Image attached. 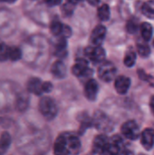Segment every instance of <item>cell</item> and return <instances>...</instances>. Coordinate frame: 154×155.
Segmentation results:
<instances>
[{
    "mask_svg": "<svg viewBox=\"0 0 154 155\" xmlns=\"http://www.w3.org/2000/svg\"><path fill=\"white\" fill-rule=\"evenodd\" d=\"M142 155H143V154H142Z\"/></svg>",
    "mask_w": 154,
    "mask_h": 155,
    "instance_id": "d590c367",
    "label": "cell"
},
{
    "mask_svg": "<svg viewBox=\"0 0 154 155\" xmlns=\"http://www.w3.org/2000/svg\"><path fill=\"white\" fill-rule=\"evenodd\" d=\"M22 56V52L21 49L17 46H10L9 48V59L11 61H17L21 58Z\"/></svg>",
    "mask_w": 154,
    "mask_h": 155,
    "instance_id": "d4e9b609",
    "label": "cell"
},
{
    "mask_svg": "<svg viewBox=\"0 0 154 155\" xmlns=\"http://www.w3.org/2000/svg\"><path fill=\"white\" fill-rule=\"evenodd\" d=\"M98 84L95 80L93 79H90L84 86V94L85 97L90 100V101H93L96 99L97 96V93H98Z\"/></svg>",
    "mask_w": 154,
    "mask_h": 155,
    "instance_id": "7c38bea8",
    "label": "cell"
},
{
    "mask_svg": "<svg viewBox=\"0 0 154 155\" xmlns=\"http://www.w3.org/2000/svg\"><path fill=\"white\" fill-rule=\"evenodd\" d=\"M63 134L65 139L67 147L70 151V153L77 154L81 151V142H80L79 138L73 134L66 133V134Z\"/></svg>",
    "mask_w": 154,
    "mask_h": 155,
    "instance_id": "8992f818",
    "label": "cell"
},
{
    "mask_svg": "<svg viewBox=\"0 0 154 155\" xmlns=\"http://www.w3.org/2000/svg\"><path fill=\"white\" fill-rule=\"evenodd\" d=\"M86 56L94 63H101L103 62L105 57V51L101 46H93L88 47L85 50Z\"/></svg>",
    "mask_w": 154,
    "mask_h": 155,
    "instance_id": "277c9868",
    "label": "cell"
},
{
    "mask_svg": "<svg viewBox=\"0 0 154 155\" xmlns=\"http://www.w3.org/2000/svg\"><path fill=\"white\" fill-rule=\"evenodd\" d=\"M54 155H69L70 151L67 147L65 139L64 137V134H60L54 145Z\"/></svg>",
    "mask_w": 154,
    "mask_h": 155,
    "instance_id": "8fae6325",
    "label": "cell"
},
{
    "mask_svg": "<svg viewBox=\"0 0 154 155\" xmlns=\"http://www.w3.org/2000/svg\"><path fill=\"white\" fill-rule=\"evenodd\" d=\"M43 93H50L53 89V84L50 82L43 83Z\"/></svg>",
    "mask_w": 154,
    "mask_h": 155,
    "instance_id": "f1b7e54d",
    "label": "cell"
},
{
    "mask_svg": "<svg viewBox=\"0 0 154 155\" xmlns=\"http://www.w3.org/2000/svg\"><path fill=\"white\" fill-rule=\"evenodd\" d=\"M11 143L12 139L10 134L7 132L2 133L0 136V155H3L7 151V149L11 145Z\"/></svg>",
    "mask_w": 154,
    "mask_h": 155,
    "instance_id": "e0dca14e",
    "label": "cell"
},
{
    "mask_svg": "<svg viewBox=\"0 0 154 155\" xmlns=\"http://www.w3.org/2000/svg\"><path fill=\"white\" fill-rule=\"evenodd\" d=\"M141 35L145 42H148L152 35V26L149 23H143L140 26Z\"/></svg>",
    "mask_w": 154,
    "mask_h": 155,
    "instance_id": "d6986e66",
    "label": "cell"
},
{
    "mask_svg": "<svg viewBox=\"0 0 154 155\" xmlns=\"http://www.w3.org/2000/svg\"><path fill=\"white\" fill-rule=\"evenodd\" d=\"M141 142L143 146L146 150H151L154 145V130L153 129H146L143 132L141 135Z\"/></svg>",
    "mask_w": 154,
    "mask_h": 155,
    "instance_id": "4fadbf2b",
    "label": "cell"
},
{
    "mask_svg": "<svg viewBox=\"0 0 154 155\" xmlns=\"http://www.w3.org/2000/svg\"><path fill=\"white\" fill-rule=\"evenodd\" d=\"M9 48L10 46L0 40V62H5L9 59Z\"/></svg>",
    "mask_w": 154,
    "mask_h": 155,
    "instance_id": "cb8c5ba5",
    "label": "cell"
},
{
    "mask_svg": "<svg viewBox=\"0 0 154 155\" xmlns=\"http://www.w3.org/2000/svg\"><path fill=\"white\" fill-rule=\"evenodd\" d=\"M136 61V54L133 49H130L126 52L124 59H123V63L127 67H132L134 65Z\"/></svg>",
    "mask_w": 154,
    "mask_h": 155,
    "instance_id": "603a6c76",
    "label": "cell"
},
{
    "mask_svg": "<svg viewBox=\"0 0 154 155\" xmlns=\"http://www.w3.org/2000/svg\"><path fill=\"white\" fill-rule=\"evenodd\" d=\"M121 131L123 135L129 140H136L140 135V128L134 121H127L124 123Z\"/></svg>",
    "mask_w": 154,
    "mask_h": 155,
    "instance_id": "3957f363",
    "label": "cell"
},
{
    "mask_svg": "<svg viewBox=\"0 0 154 155\" xmlns=\"http://www.w3.org/2000/svg\"><path fill=\"white\" fill-rule=\"evenodd\" d=\"M39 111L46 120H53L57 115L58 108L54 99L44 96L39 101Z\"/></svg>",
    "mask_w": 154,
    "mask_h": 155,
    "instance_id": "6da1fadb",
    "label": "cell"
},
{
    "mask_svg": "<svg viewBox=\"0 0 154 155\" xmlns=\"http://www.w3.org/2000/svg\"><path fill=\"white\" fill-rule=\"evenodd\" d=\"M74 5H72L70 3L65 4L63 6V12H64V15H71V13L73 12V9H74Z\"/></svg>",
    "mask_w": 154,
    "mask_h": 155,
    "instance_id": "83f0119b",
    "label": "cell"
},
{
    "mask_svg": "<svg viewBox=\"0 0 154 155\" xmlns=\"http://www.w3.org/2000/svg\"><path fill=\"white\" fill-rule=\"evenodd\" d=\"M119 155H133V153L132 152L128 151V150H124V151H122Z\"/></svg>",
    "mask_w": 154,
    "mask_h": 155,
    "instance_id": "1f68e13d",
    "label": "cell"
},
{
    "mask_svg": "<svg viewBox=\"0 0 154 155\" xmlns=\"http://www.w3.org/2000/svg\"><path fill=\"white\" fill-rule=\"evenodd\" d=\"M0 1L5 2V3H14V2H15L16 0H0Z\"/></svg>",
    "mask_w": 154,
    "mask_h": 155,
    "instance_id": "836d02e7",
    "label": "cell"
},
{
    "mask_svg": "<svg viewBox=\"0 0 154 155\" xmlns=\"http://www.w3.org/2000/svg\"><path fill=\"white\" fill-rule=\"evenodd\" d=\"M44 1L49 6H54V5H57L61 3V0H44Z\"/></svg>",
    "mask_w": 154,
    "mask_h": 155,
    "instance_id": "f546056e",
    "label": "cell"
},
{
    "mask_svg": "<svg viewBox=\"0 0 154 155\" xmlns=\"http://www.w3.org/2000/svg\"><path fill=\"white\" fill-rule=\"evenodd\" d=\"M121 145H122V139L119 136H113L106 148L104 149L103 155H119L121 151Z\"/></svg>",
    "mask_w": 154,
    "mask_h": 155,
    "instance_id": "52a82bcc",
    "label": "cell"
},
{
    "mask_svg": "<svg viewBox=\"0 0 154 155\" xmlns=\"http://www.w3.org/2000/svg\"><path fill=\"white\" fill-rule=\"evenodd\" d=\"M87 2L89 4H91L92 5H97L100 2V0H87Z\"/></svg>",
    "mask_w": 154,
    "mask_h": 155,
    "instance_id": "4dcf8cb0",
    "label": "cell"
},
{
    "mask_svg": "<svg viewBox=\"0 0 154 155\" xmlns=\"http://www.w3.org/2000/svg\"><path fill=\"white\" fill-rule=\"evenodd\" d=\"M93 124L100 131H108L111 129V120L103 113H96L93 118Z\"/></svg>",
    "mask_w": 154,
    "mask_h": 155,
    "instance_id": "9c48e42d",
    "label": "cell"
},
{
    "mask_svg": "<svg viewBox=\"0 0 154 155\" xmlns=\"http://www.w3.org/2000/svg\"><path fill=\"white\" fill-rule=\"evenodd\" d=\"M64 30V25L59 21H53L50 25V31L54 35H62Z\"/></svg>",
    "mask_w": 154,
    "mask_h": 155,
    "instance_id": "7402d4cb",
    "label": "cell"
},
{
    "mask_svg": "<svg viewBox=\"0 0 154 155\" xmlns=\"http://www.w3.org/2000/svg\"><path fill=\"white\" fill-rule=\"evenodd\" d=\"M28 107V96L25 94H20L16 97L15 101V109L18 112L23 113Z\"/></svg>",
    "mask_w": 154,
    "mask_h": 155,
    "instance_id": "ac0fdd59",
    "label": "cell"
},
{
    "mask_svg": "<svg viewBox=\"0 0 154 155\" xmlns=\"http://www.w3.org/2000/svg\"><path fill=\"white\" fill-rule=\"evenodd\" d=\"M143 14L150 19H154V0L146 2L142 7Z\"/></svg>",
    "mask_w": 154,
    "mask_h": 155,
    "instance_id": "ffe728a7",
    "label": "cell"
},
{
    "mask_svg": "<svg viewBox=\"0 0 154 155\" xmlns=\"http://www.w3.org/2000/svg\"><path fill=\"white\" fill-rule=\"evenodd\" d=\"M51 73L56 78L62 79L66 75V66L62 61H56L54 63L51 68Z\"/></svg>",
    "mask_w": 154,
    "mask_h": 155,
    "instance_id": "2e32d148",
    "label": "cell"
},
{
    "mask_svg": "<svg viewBox=\"0 0 154 155\" xmlns=\"http://www.w3.org/2000/svg\"><path fill=\"white\" fill-rule=\"evenodd\" d=\"M97 16L101 21H107L110 18V8L106 4L102 5L98 8Z\"/></svg>",
    "mask_w": 154,
    "mask_h": 155,
    "instance_id": "44dd1931",
    "label": "cell"
},
{
    "mask_svg": "<svg viewBox=\"0 0 154 155\" xmlns=\"http://www.w3.org/2000/svg\"><path fill=\"white\" fill-rule=\"evenodd\" d=\"M137 51L139 54L143 57H147L151 54V49L146 43H138L137 44Z\"/></svg>",
    "mask_w": 154,
    "mask_h": 155,
    "instance_id": "484cf974",
    "label": "cell"
},
{
    "mask_svg": "<svg viewBox=\"0 0 154 155\" xmlns=\"http://www.w3.org/2000/svg\"><path fill=\"white\" fill-rule=\"evenodd\" d=\"M67 1H68V3H70V4H72V5H75V4L79 3L81 0H67Z\"/></svg>",
    "mask_w": 154,
    "mask_h": 155,
    "instance_id": "d6a6232c",
    "label": "cell"
},
{
    "mask_svg": "<svg viewBox=\"0 0 154 155\" xmlns=\"http://www.w3.org/2000/svg\"><path fill=\"white\" fill-rule=\"evenodd\" d=\"M106 29L103 25H97L92 32L91 35V43L93 46H100L103 41L105 38Z\"/></svg>",
    "mask_w": 154,
    "mask_h": 155,
    "instance_id": "ba28073f",
    "label": "cell"
},
{
    "mask_svg": "<svg viewBox=\"0 0 154 155\" xmlns=\"http://www.w3.org/2000/svg\"><path fill=\"white\" fill-rule=\"evenodd\" d=\"M130 85H131V80L127 76L121 75L115 79L114 87H115L116 92L120 94H126L130 88Z\"/></svg>",
    "mask_w": 154,
    "mask_h": 155,
    "instance_id": "30bf717a",
    "label": "cell"
},
{
    "mask_svg": "<svg viewBox=\"0 0 154 155\" xmlns=\"http://www.w3.org/2000/svg\"><path fill=\"white\" fill-rule=\"evenodd\" d=\"M139 24L136 18H131L126 25V29L129 33L131 34H134L139 30Z\"/></svg>",
    "mask_w": 154,
    "mask_h": 155,
    "instance_id": "4316f807",
    "label": "cell"
},
{
    "mask_svg": "<svg viewBox=\"0 0 154 155\" xmlns=\"http://www.w3.org/2000/svg\"><path fill=\"white\" fill-rule=\"evenodd\" d=\"M153 113H154V106H153Z\"/></svg>",
    "mask_w": 154,
    "mask_h": 155,
    "instance_id": "e575fe53",
    "label": "cell"
},
{
    "mask_svg": "<svg viewBox=\"0 0 154 155\" xmlns=\"http://www.w3.org/2000/svg\"><path fill=\"white\" fill-rule=\"evenodd\" d=\"M116 67L111 62H103L98 69L99 77L104 82H111L116 75Z\"/></svg>",
    "mask_w": 154,
    "mask_h": 155,
    "instance_id": "7a4b0ae2",
    "label": "cell"
},
{
    "mask_svg": "<svg viewBox=\"0 0 154 155\" xmlns=\"http://www.w3.org/2000/svg\"><path fill=\"white\" fill-rule=\"evenodd\" d=\"M110 140L104 135V134H100L98 136L95 137L94 141H93V151L97 153H103L104 149L106 148V146L108 145Z\"/></svg>",
    "mask_w": 154,
    "mask_h": 155,
    "instance_id": "9a60e30c",
    "label": "cell"
},
{
    "mask_svg": "<svg viewBox=\"0 0 154 155\" xmlns=\"http://www.w3.org/2000/svg\"><path fill=\"white\" fill-rule=\"evenodd\" d=\"M27 90L28 92L34 94L36 95H41L43 94V83L39 78L33 77L27 82Z\"/></svg>",
    "mask_w": 154,
    "mask_h": 155,
    "instance_id": "5bb4252c",
    "label": "cell"
},
{
    "mask_svg": "<svg viewBox=\"0 0 154 155\" xmlns=\"http://www.w3.org/2000/svg\"><path fill=\"white\" fill-rule=\"evenodd\" d=\"M72 72L78 77H84L92 74V70L88 67V63L84 59H78L73 66Z\"/></svg>",
    "mask_w": 154,
    "mask_h": 155,
    "instance_id": "5b68a950",
    "label": "cell"
}]
</instances>
